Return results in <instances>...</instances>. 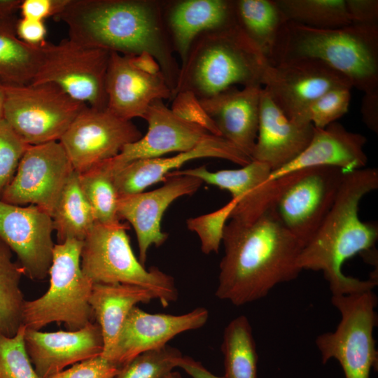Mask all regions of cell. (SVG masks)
Instances as JSON below:
<instances>
[{
    "label": "cell",
    "mask_w": 378,
    "mask_h": 378,
    "mask_svg": "<svg viewBox=\"0 0 378 378\" xmlns=\"http://www.w3.org/2000/svg\"><path fill=\"white\" fill-rule=\"evenodd\" d=\"M128 225L95 223L83 241L80 267L94 284H125L152 291L163 307L177 300L174 278L158 267L146 269L135 256L129 237Z\"/></svg>",
    "instance_id": "cell-6"
},
{
    "label": "cell",
    "mask_w": 378,
    "mask_h": 378,
    "mask_svg": "<svg viewBox=\"0 0 378 378\" xmlns=\"http://www.w3.org/2000/svg\"><path fill=\"white\" fill-rule=\"evenodd\" d=\"M172 111L179 117L197 124L210 133L220 136L214 123L203 109L200 100L190 92H179L172 99Z\"/></svg>",
    "instance_id": "cell-41"
},
{
    "label": "cell",
    "mask_w": 378,
    "mask_h": 378,
    "mask_svg": "<svg viewBox=\"0 0 378 378\" xmlns=\"http://www.w3.org/2000/svg\"><path fill=\"white\" fill-rule=\"evenodd\" d=\"M162 378H183L181 375V374L178 371H174L172 370L165 376H164Z\"/></svg>",
    "instance_id": "cell-49"
},
{
    "label": "cell",
    "mask_w": 378,
    "mask_h": 378,
    "mask_svg": "<svg viewBox=\"0 0 378 378\" xmlns=\"http://www.w3.org/2000/svg\"><path fill=\"white\" fill-rule=\"evenodd\" d=\"M360 112L363 121L372 132H378V90L364 93Z\"/></svg>",
    "instance_id": "cell-45"
},
{
    "label": "cell",
    "mask_w": 378,
    "mask_h": 378,
    "mask_svg": "<svg viewBox=\"0 0 378 378\" xmlns=\"http://www.w3.org/2000/svg\"><path fill=\"white\" fill-rule=\"evenodd\" d=\"M131 56L111 52L106 76V109L127 120L144 118L154 101L173 97L162 71H146L135 65Z\"/></svg>",
    "instance_id": "cell-20"
},
{
    "label": "cell",
    "mask_w": 378,
    "mask_h": 378,
    "mask_svg": "<svg viewBox=\"0 0 378 378\" xmlns=\"http://www.w3.org/2000/svg\"><path fill=\"white\" fill-rule=\"evenodd\" d=\"M234 9L237 26L274 65L288 22L276 0H234Z\"/></svg>",
    "instance_id": "cell-28"
},
{
    "label": "cell",
    "mask_w": 378,
    "mask_h": 378,
    "mask_svg": "<svg viewBox=\"0 0 378 378\" xmlns=\"http://www.w3.org/2000/svg\"><path fill=\"white\" fill-rule=\"evenodd\" d=\"M22 0H0V24L16 25Z\"/></svg>",
    "instance_id": "cell-47"
},
{
    "label": "cell",
    "mask_w": 378,
    "mask_h": 378,
    "mask_svg": "<svg viewBox=\"0 0 378 378\" xmlns=\"http://www.w3.org/2000/svg\"><path fill=\"white\" fill-rule=\"evenodd\" d=\"M202 183L197 177L174 175L167 177L157 189L119 197L118 217L132 225L142 265H145L148 249L152 246H162L168 238L161 226L165 211L179 197L195 193Z\"/></svg>",
    "instance_id": "cell-17"
},
{
    "label": "cell",
    "mask_w": 378,
    "mask_h": 378,
    "mask_svg": "<svg viewBox=\"0 0 378 378\" xmlns=\"http://www.w3.org/2000/svg\"><path fill=\"white\" fill-rule=\"evenodd\" d=\"M300 58L325 63L364 93L378 90V24L316 29L288 21L274 64Z\"/></svg>",
    "instance_id": "cell-5"
},
{
    "label": "cell",
    "mask_w": 378,
    "mask_h": 378,
    "mask_svg": "<svg viewBox=\"0 0 378 378\" xmlns=\"http://www.w3.org/2000/svg\"><path fill=\"white\" fill-rule=\"evenodd\" d=\"M208 318L204 307L173 315L148 313L135 306L127 316L107 359L122 368L139 354L167 345L180 333L202 328Z\"/></svg>",
    "instance_id": "cell-18"
},
{
    "label": "cell",
    "mask_w": 378,
    "mask_h": 378,
    "mask_svg": "<svg viewBox=\"0 0 378 378\" xmlns=\"http://www.w3.org/2000/svg\"><path fill=\"white\" fill-rule=\"evenodd\" d=\"M17 36L23 42L36 46L44 45L47 29L43 21L21 18L16 28Z\"/></svg>",
    "instance_id": "cell-44"
},
{
    "label": "cell",
    "mask_w": 378,
    "mask_h": 378,
    "mask_svg": "<svg viewBox=\"0 0 378 378\" xmlns=\"http://www.w3.org/2000/svg\"><path fill=\"white\" fill-rule=\"evenodd\" d=\"M57 18L66 24L69 38L80 44L125 55H150L173 94L180 65L165 26L163 1L69 0Z\"/></svg>",
    "instance_id": "cell-2"
},
{
    "label": "cell",
    "mask_w": 378,
    "mask_h": 378,
    "mask_svg": "<svg viewBox=\"0 0 378 378\" xmlns=\"http://www.w3.org/2000/svg\"><path fill=\"white\" fill-rule=\"evenodd\" d=\"M182 356L179 349L169 344L147 351L120 368L115 378H162L177 368Z\"/></svg>",
    "instance_id": "cell-36"
},
{
    "label": "cell",
    "mask_w": 378,
    "mask_h": 378,
    "mask_svg": "<svg viewBox=\"0 0 378 378\" xmlns=\"http://www.w3.org/2000/svg\"><path fill=\"white\" fill-rule=\"evenodd\" d=\"M331 302L341 319L333 332L320 335L316 344L326 364L334 358L345 378H370L377 368L378 352L373 330L377 324V298L372 290L349 295H332Z\"/></svg>",
    "instance_id": "cell-8"
},
{
    "label": "cell",
    "mask_w": 378,
    "mask_h": 378,
    "mask_svg": "<svg viewBox=\"0 0 378 378\" xmlns=\"http://www.w3.org/2000/svg\"><path fill=\"white\" fill-rule=\"evenodd\" d=\"M4 102V85L0 83V119L3 118V107Z\"/></svg>",
    "instance_id": "cell-48"
},
{
    "label": "cell",
    "mask_w": 378,
    "mask_h": 378,
    "mask_svg": "<svg viewBox=\"0 0 378 378\" xmlns=\"http://www.w3.org/2000/svg\"><path fill=\"white\" fill-rule=\"evenodd\" d=\"M3 85V118L28 145L59 141L87 106L52 83Z\"/></svg>",
    "instance_id": "cell-9"
},
{
    "label": "cell",
    "mask_w": 378,
    "mask_h": 378,
    "mask_svg": "<svg viewBox=\"0 0 378 378\" xmlns=\"http://www.w3.org/2000/svg\"><path fill=\"white\" fill-rule=\"evenodd\" d=\"M291 22L316 29H332L352 24L346 0H276Z\"/></svg>",
    "instance_id": "cell-33"
},
{
    "label": "cell",
    "mask_w": 378,
    "mask_h": 378,
    "mask_svg": "<svg viewBox=\"0 0 378 378\" xmlns=\"http://www.w3.org/2000/svg\"><path fill=\"white\" fill-rule=\"evenodd\" d=\"M154 299L157 298L152 291L136 285L93 284L89 302L102 333L101 356L106 359L110 356L131 309L139 303H148Z\"/></svg>",
    "instance_id": "cell-27"
},
{
    "label": "cell",
    "mask_w": 378,
    "mask_h": 378,
    "mask_svg": "<svg viewBox=\"0 0 378 378\" xmlns=\"http://www.w3.org/2000/svg\"><path fill=\"white\" fill-rule=\"evenodd\" d=\"M271 172L267 164L251 160L239 169L211 172L206 166H201L172 172L167 178L174 175L192 176L227 190L237 202L230 219L251 222L273 208L287 181V175L270 181Z\"/></svg>",
    "instance_id": "cell-16"
},
{
    "label": "cell",
    "mask_w": 378,
    "mask_h": 378,
    "mask_svg": "<svg viewBox=\"0 0 378 378\" xmlns=\"http://www.w3.org/2000/svg\"><path fill=\"white\" fill-rule=\"evenodd\" d=\"M83 241L55 244L49 270L50 286L40 298L24 303L22 325L40 330L51 323L79 330L94 318L89 300L93 284L80 267Z\"/></svg>",
    "instance_id": "cell-7"
},
{
    "label": "cell",
    "mask_w": 378,
    "mask_h": 378,
    "mask_svg": "<svg viewBox=\"0 0 378 378\" xmlns=\"http://www.w3.org/2000/svg\"><path fill=\"white\" fill-rule=\"evenodd\" d=\"M163 16L180 66L185 63L191 46L200 35L237 24L234 0L163 1Z\"/></svg>",
    "instance_id": "cell-25"
},
{
    "label": "cell",
    "mask_w": 378,
    "mask_h": 378,
    "mask_svg": "<svg viewBox=\"0 0 378 378\" xmlns=\"http://www.w3.org/2000/svg\"><path fill=\"white\" fill-rule=\"evenodd\" d=\"M111 52L69 38L46 43L43 59L31 83H52L89 107L106 109V76Z\"/></svg>",
    "instance_id": "cell-10"
},
{
    "label": "cell",
    "mask_w": 378,
    "mask_h": 378,
    "mask_svg": "<svg viewBox=\"0 0 378 378\" xmlns=\"http://www.w3.org/2000/svg\"><path fill=\"white\" fill-rule=\"evenodd\" d=\"M225 378H257L258 356L251 323L240 315L224 329L221 344Z\"/></svg>",
    "instance_id": "cell-31"
},
{
    "label": "cell",
    "mask_w": 378,
    "mask_h": 378,
    "mask_svg": "<svg viewBox=\"0 0 378 378\" xmlns=\"http://www.w3.org/2000/svg\"><path fill=\"white\" fill-rule=\"evenodd\" d=\"M51 216L41 207L0 200V239L14 252L24 274L43 280L48 274L55 244Z\"/></svg>",
    "instance_id": "cell-15"
},
{
    "label": "cell",
    "mask_w": 378,
    "mask_h": 378,
    "mask_svg": "<svg viewBox=\"0 0 378 378\" xmlns=\"http://www.w3.org/2000/svg\"><path fill=\"white\" fill-rule=\"evenodd\" d=\"M74 172L59 141L29 145L1 200L19 206L36 205L51 216Z\"/></svg>",
    "instance_id": "cell-12"
},
{
    "label": "cell",
    "mask_w": 378,
    "mask_h": 378,
    "mask_svg": "<svg viewBox=\"0 0 378 378\" xmlns=\"http://www.w3.org/2000/svg\"><path fill=\"white\" fill-rule=\"evenodd\" d=\"M120 368L99 355L74 364L51 378H115Z\"/></svg>",
    "instance_id": "cell-40"
},
{
    "label": "cell",
    "mask_w": 378,
    "mask_h": 378,
    "mask_svg": "<svg viewBox=\"0 0 378 378\" xmlns=\"http://www.w3.org/2000/svg\"><path fill=\"white\" fill-rule=\"evenodd\" d=\"M236 204V201L232 199L216 211L186 220L188 228L198 236L201 250L204 254L218 252L225 227Z\"/></svg>",
    "instance_id": "cell-38"
},
{
    "label": "cell",
    "mask_w": 378,
    "mask_h": 378,
    "mask_svg": "<svg viewBox=\"0 0 378 378\" xmlns=\"http://www.w3.org/2000/svg\"><path fill=\"white\" fill-rule=\"evenodd\" d=\"M13 251L0 239V335L14 336L22 326L26 300L20 288L24 272L13 261Z\"/></svg>",
    "instance_id": "cell-32"
},
{
    "label": "cell",
    "mask_w": 378,
    "mask_h": 378,
    "mask_svg": "<svg viewBox=\"0 0 378 378\" xmlns=\"http://www.w3.org/2000/svg\"><path fill=\"white\" fill-rule=\"evenodd\" d=\"M177 368L183 369L192 378H225L209 371L200 362L191 357L182 356L178 359Z\"/></svg>",
    "instance_id": "cell-46"
},
{
    "label": "cell",
    "mask_w": 378,
    "mask_h": 378,
    "mask_svg": "<svg viewBox=\"0 0 378 378\" xmlns=\"http://www.w3.org/2000/svg\"><path fill=\"white\" fill-rule=\"evenodd\" d=\"M22 325L13 337L0 335V378H40L27 352Z\"/></svg>",
    "instance_id": "cell-37"
},
{
    "label": "cell",
    "mask_w": 378,
    "mask_h": 378,
    "mask_svg": "<svg viewBox=\"0 0 378 378\" xmlns=\"http://www.w3.org/2000/svg\"><path fill=\"white\" fill-rule=\"evenodd\" d=\"M262 87L290 120L308 104L328 90L353 88L340 72L319 60L308 58L268 64Z\"/></svg>",
    "instance_id": "cell-14"
},
{
    "label": "cell",
    "mask_w": 378,
    "mask_h": 378,
    "mask_svg": "<svg viewBox=\"0 0 378 378\" xmlns=\"http://www.w3.org/2000/svg\"><path fill=\"white\" fill-rule=\"evenodd\" d=\"M268 62L237 24L200 35L180 66L173 98L190 92L198 99L230 87H262Z\"/></svg>",
    "instance_id": "cell-4"
},
{
    "label": "cell",
    "mask_w": 378,
    "mask_h": 378,
    "mask_svg": "<svg viewBox=\"0 0 378 378\" xmlns=\"http://www.w3.org/2000/svg\"><path fill=\"white\" fill-rule=\"evenodd\" d=\"M345 174L337 168L317 167L287 174L272 209L302 247L330 209Z\"/></svg>",
    "instance_id": "cell-11"
},
{
    "label": "cell",
    "mask_w": 378,
    "mask_h": 378,
    "mask_svg": "<svg viewBox=\"0 0 378 378\" xmlns=\"http://www.w3.org/2000/svg\"><path fill=\"white\" fill-rule=\"evenodd\" d=\"M29 146L3 118L0 119V200Z\"/></svg>",
    "instance_id": "cell-39"
},
{
    "label": "cell",
    "mask_w": 378,
    "mask_h": 378,
    "mask_svg": "<svg viewBox=\"0 0 378 378\" xmlns=\"http://www.w3.org/2000/svg\"><path fill=\"white\" fill-rule=\"evenodd\" d=\"M346 6L352 24H377V0H346Z\"/></svg>",
    "instance_id": "cell-43"
},
{
    "label": "cell",
    "mask_w": 378,
    "mask_h": 378,
    "mask_svg": "<svg viewBox=\"0 0 378 378\" xmlns=\"http://www.w3.org/2000/svg\"><path fill=\"white\" fill-rule=\"evenodd\" d=\"M57 244L67 239L83 241L96 223L93 210L74 172L66 184L51 215Z\"/></svg>",
    "instance_id": "cell-30"
},
{
    "label": "cell",
    "mask_w": 378,
    "mask_h": 378,
    "mask_svg": "<svg viewBox=\"0 0 378 378\" xmlns=\"http://www.w3.org/2000/svg\"><path fill=\"white\" fill-rule=\"evenodd\" d=\"M223 159L240 166L251 158L220 136L210 134L195 148L170 157L141 159L113 171V180L120 197L138 193L159 182L184 164L200 158Z\"/></svg>",
    "instance_id": "cell-21"
},
{
    "label": "cell",
    "mask_w": 378,
    "mask_h": 378,
    "mask_svg": "<svg viewBox=\"0 0 378 378\" xmlns=\"http://www.w3.org/2000/svg\"><path fill=\"white\" fill-rule=\"evenodd\" d=\"M144 119L148 122L146 133L125 146L115 158L106 161L113 171L134 160L188 151L213 134L175 114L161 99L150 105Z\"/></svg>",
    "instance_id": "cell-19"
},
{
    "label": "cell",
    "mask_w": 378,
    "mask_h": 378,
    "mask_svg": "<svg viewBox=\"0 0 378 378\" xmlns=\"http://www.w3.org/2000/svg\"><path fill=\"white\" fill-rule=\"evenodd\" d=\"M81 190L91 206L96 223L115 224L120 222L118 215L119 195L113 180V171L106 162L78 174Z\"/></svg>",
    "instance_id": "cell-34"
},
{
    "label": "cell",
    "mask_w": 378,
    "mask_h": 378,
    "mask_svg": "<svg viewBox=\"0 0 378 378\" xmlns=\"http://www.w3.org/2000/svg\"><path fill=\"white\" fill-rule=\"evenodd\" d=\"M262 89L260 86L241 89L232 86L199 99L220 136L251 158L258 135Z\"/></svg>",
    "instance_id": "cell-24"
},
{
    "label": "cell",
    "mask_w": 378,
    "mask_h": 378,
    "mask_svg": "<svg viewBox=\"0 0 378 378\" xmlns=\"http://www.w3.org/2000/svg\"><path fill=\"white\" fill-rule=\"evenodd\" d=\"M366 137L347 130L335 122L323 129L315 128L305 149L286 165L272 171L273 181L290 173L317 167H329L344 173L365 168L368 158L364 151Z\"/></svg>",
    "instance_id": "cell-23"
},
{
    "label": "cell",
    "mask_w": 378,
    "mask_h": 378,
    "mask_svg": "<svg viewBox=\"0 0 378 378\" xmlns=\"http://www.w3.org/2000/svg\"><path fill=\"white\" fill-rule=\"evenodd\" d=\"M16 25L0 24V83H31L43 59V46L29 45L16 35Z\"/></svg>",
    "instance_id": "cell-29"
},
{
    "label": "cell",
    "mask_w": 378,
    "mask_h": 378,
    "mask_svg": "<svg viewBox=\"0 0 378 378\" xmlns=\"http://www.w3.org/2000/svg\"><path fill=\"white\" fill-rule=\"evenodd\" d=\"M377 188L375 168L345 174L330 209L300 251L299 268L322 272L332 295L371 290L377 284L376 279L361 280L342 271L346 260L370 253L377 241V224L361 220L358 214L362 199Z\"/></svg>",
    "instance_id": "cell-3"
},
{
    "label": "cell",
    "mask_w": 378,
    "mask_h": 378,
    "mask_svg": "<svg viewBox=\"0 0 378 378\" xmlns=\"http://www.w3.org/2000/svg\"><path fill=\"white\" fill-rule=\"evenodd\" d=\"M222 242L216 296L233 305L260 300L301 272L298 259L302 246L272 209L251 222L230 219Z\"/></svg>",
    "instance_id": "cell-1"
},
{
    "label": "cell",
    "mask_w": 378,
    "mask_h": 378,
    "mask_svg": "<svg viewBox=\"0 0 378 378\" xmlns=\"http://www.w3.org/2000/svg\"><path fill=\"white\" fill-rule=\"evenodd\" d=\"M142 136L132 122L107 109L86 106L59 141L79 174L118 155L125 146Z\"/></svg>",
    "instance_id": "cell-13"
},
{
    "label": "cell",
    "mask_w": 378,
    "mask_h": 378,
    "mask_svg": "<svg viewBox=\"0 0 378 378\" xmlns=\"http://www.w3.org/2000/svg\"><path fill=\"white\" fill-rule=\"evenodd\" d=\"M314 127L288 118L262 88L258 135L251 159L276 170L297 158L309 144Z\"/></svg>",
    "instance_id": "cell-26"
},
{
    "label": "cell",
    "mask_w": 378,
    "mask_h": 378,
    "mask_svg": "<svg viewBox=\"0 0 378 378\" xmlns=\"http://www.w3.org/2000/svg\"><path fill=\"white\" fill-rule=\"evenodd\" d=\"M24 345L40 378H51L69 365L99 356L104 341L99 324L77 330L42 332L25 328Z\"/></svg>",
    "instance_id": "cell-22"
},
{
    "label": "cell",
    "mask_w": 378,
    "mask_h": 378,
    "mask_svg": "<svg viewBox=\"0 0 378 378\" xmlns=\"http://www.w3.org/2000/svg\"><path fill=\"white\" fill-rule=\"evenodd\" d=\"M69 0H23L20 10L22 18L43 21L50 17L57 18Z\"/></svg>",
    "instance_id": "cell-42"
},
{
    "label": "cell",
    "mask_w": 378,
    "mask_h": 378,
    "mask_svg": "<svg viewBox=\"0 0 378 378\" xmlns=\"http://www.w3.org/2000/svg\"><path fill=\"white\" fill-rule=\"evenodd\" d=\"M351 89L344 87L328 90L308 104L292 120L312 124L318 129L326 127L348 112Z\"/></svg>",
    "instance_id": "cell-35"
}]
</instances>
